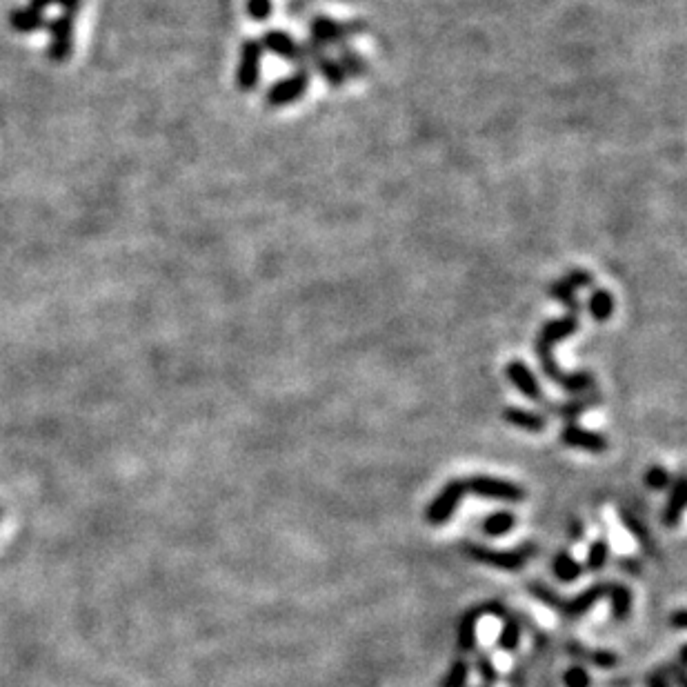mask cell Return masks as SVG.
Wrapping results in <instances>:
<instances>
[{"label": "cell", "instance_id": "d6986e66", "mask_svg": "<svg viewBox=\"0 0 687 687\" xmlns=\"http://www.w3.org/2000/svg\"><path fill=\"white\" fill-rule=\"evenodd\" d=\"M610 601H612V616L616 621H627L632 614V603H634V594L627 585L621 583H614L612 592H610Z\"/></svg>", "mask_w": 687, "mask_h": 687}, {"label": "cell", "instance_id": "603a6c76", "mask_svg": "<svg viewBox=\"0 0 687 687\" xmlns=\"http://www.w3.org/2000/svg\"><path fill=\"white\" fill-rule=\"evenodd\" d=\"M607 561H610V545H607L605 539H596L592 541L590 550H587V570L590 572H601L605 570Z\"/></svg>", "mask_w": 687, "mask_h": 687}, {"label": "cell", "instance_id": "f1b7e54d", "mask_svg": "<svg viewBox=\"0 0 687 687\" xmlns=\"http://www.w3.org/2000/svg\"><path fill=\"white\" fill-rule=\"evenodd\" d=\"M563 685L565 687H590L592 685V676L587 674L585 667L574 665V667H570V670L563 674Z\"/></svg>", "mask_w": 687, "mask_h": 687}, {"label": "cell", "instance_id": "5bb4252c", "mask_svg": "<svg viewBox=\"0 0 687 687\" xmlns=\"http://www.w3.org/2000/svg\"><path fill=\"white\" fill-rule=\"evenodd\" d=\"M503 418L512 427H516V430H523V432H530V434H539L547 427L543 414L521 410V407H505Z\"/></svg>", "mask_w": 687, "mask_h": 687}, {"label": "cell", "instance_id": "8d00e7d4", "mask_svg": "<svg viewBox=\"0 0 687 687\" xmlns=\"http://www.w3.org/2000/svg\"><path fill=\"white\" fill-rule=\"evenodd\" d=\"M49 5H52V0H29L27 7H32L34 12H41L43 14Z\"/></svg>", "mask_w": 687, "mask_h": 687}, {"label": "cell", "instance_id": "cb8c5ba5", "mask_svg": "<svg viewBox=\"0 0 687 687\" xmlns=\"http://www.w3.org/2000/svg\"><path fill=\"white\" fill-rule=\"evenodd\" d=\"M621 521H623V525L627 527V530H630V534L634 536V539L645 547L647 552H654V541H652V536L647 534V530L641 525V521L636 519L634 514H630V512H625V510H623V512H621Z\"/></svg>", "mask_w": 687, "mask_h": 687}, {"label": "cell", "instance_id": "7402d4cb", "mask_svg": "<svg viewBox=\"0 0 687 687\" xmlns=\"http://www.w3.org/2000/svg\"><path fill=\"white\" fill-rule=\"evenodd\" d=\"M550 296L554 298L556 303H561V305L567 307V310H570L567 314L579 316V312H581V303L576 301V292H574L572 287L567 285L565 281H556V283H552V285H550Z\"/></svg>", "mask_w": 687, "mask_h": 687}, {"label": "cell", "instance_id": "f35d334b", "mask_svg": "<svg viewBox=\"0 0 687 687\" xmlns=\"http://www.w3.org/2000/svg\"><path fill=\"white\" fill-rule=\"evenodd\" d=\"M647 685H650V687H670V685H667L663 674H652L650 681H647Z\"/></svg>", "mask_w": 687, "mask_h": 687}, {"label": "cell", "instance_id": "30bf717a", "mask_svg": "<svg viewBox=\"0 0 687 687\" xmlns=\"http://www.w3.org/2000/svg\"><path fill=\"white\" fill-rule=\"evenodd\" d=\"M261 47L290 63H301L305 58V49L298 45L290 34L283 32V29H270V32H265Z\"/></svg>", "mask_w": 687, "mask_h": 687}, {"label": "cell", "instance_id": "4316f807", "mask_svg": "<svg viewBox=\"0 0 687 687\" xmlns=\"http://www.w3.org/2000/svg\"><path fill=\"white\" fill-rule=\"evenodd\" d=\"M643 481H645L647 487H650V490L661 492V490H667V487H670L672 476H670V472L665 470L663 465H652L650 470L645 472V479Z\"/></svg>", "mask_w": 687, "mask_h": 687}, {"label": "cell", "instance_id": "f546056e", "mask_svg": "<svg viewBox=\"0 0 687 687\" xmlns=\"http://www.w3.org/2000/svg\"><path fill=\"white\" fill-rule=\"evenodd\" d=\"M247 14L252 16V21L263 23L272 14V0H247Z\"/></svg>", "mask_w": 687, "mask_h": 687}, {"label": "cell", "instance_id": "7a4b0ae2", "mask_svg": "<svg viewBox=\"0 0 687 687\" xmlns=\"http://www.w3.org/2000/svg\"><path fill=\"white\" fill-rule=\"evenodd\" d=\"M465 554L470 556L472 561L496 567V570L519 572V570H523V565L536 554V545L534 543H525L521 547H516V550H494V547L467 543L465 545Z\"/></svg>", "mask_w": 687, "mask_h": 687}, {"label": "cell", "instance_id": "7c38bea8", "mask_svg": "<svg viewBox=\"0 0 687 687\" xmlns=\"http://www.w3.org/2000/svg\"><path fill=\"white\" fill-rule=\"evenodd\" d=\"M350 34H352V25H341L336 21H330V18H325V16H318L312 23L310 47L323 49L327 45H338V43H343Z\"/></svg>", "mask_w": 687, "mask_h": 687}, {"label": "cell", "instance_id": "ffe728a7", "mask_svg": "<svg viewBox=\"0 0 687 687\" xmlns=\"http://www.w3.org/2000/svg\"><path fill=\"white\" fill-rule=\"evenodd\" d=\"M587 310H590L592 318L596 323L610 321L614 314V296L607 290H596L592 292L590 301H587Z\"/></svg>", "mask_w": 687, "mask_h": 687}, {"label": "cell", "instance_id": "9c48e42d", "mask_svg": "<svg viewBox=\"0 0 687 687\" xmlns=\"http://www.w3.org/2000/svg\"><path fill=\"white\" fill-rule=\"evenodd\" d=\"M561 441L563 445L572 447V450H583V452H590V454H603L607 452V438L599 432H592V430H585V427L576 425V423H567L563 430H561Z\"/></svg>", "mask_w": 687, "mask_h": 687}, {"label": "cell", "instance_id": "6da1fadb", "mask_svg": "<svg viewBox=\"0 0 687 687\" xmlns=\"http://www.w3.org/2000/svg\"><path fill=\"white\" fill-rule=\"evenodd\" d=\"M576 330H579V316L565 314L561 318H554V321L545 323L539 330L534 350H536V358H539V363H541L543 374L550 378L552 383L563 387V390L570 394H587L594 390V376L590 372L567 374L559 365H556L552 356V347L559 341H565V338L572 336Z\"/></svg>", "mask_w": 687, "mask_h": 687}, {"label": "cell", "instance_id": "d6a6232c", "mask_svg": "<svg viewBox=\"0 0 687 687\" xmlns=\"http://www.w3.org/2000/svg\"><path fill=\"white\" fill-rule=\"evenodd\" d=\"M590 661H592L596 667H603V670H610V667H614L616 663H619V656H616V654L610 652V650H599V652H592V654H590Z\"/></svg>", "mask_w": 687, "mask_h": 687}, {"label": "cell", "instance_id": "d4e9b609", "mask_svg": "<svg viewBox=\"0 0 687 687\" xmlns=\"http://www.w3.org/2000/svg\"><path fill=\"white\" fill-rule=\"evenodd\" d=\"M467 679H470V665H467V661L458 659L452 663L450 672L445 674L441 687H465Z\"/></svg>", "mask_w": 687, "mask_h": 687}, {"label": "cell", "instance_id": "44dd1931", "mask_svg": "<svg viewBox=\"0 0 687 687\" xmlns=\"http://www.w3.org/2000/svg\"><path fill=\"white\" fill-rule=\"evenodd\" d=\"M521 623L512 619V616H505L503 619V627H501V634H499V647L503 652H516L521 645Z\"/></svg>", "mask_w": 687, "mask_h": 687}, {"label": "cell", "instance_id": "74e56055", "mask_svg": "<svg viewBox=\"0 0 687 687\" xmlns=\"http://www.w3.org/2000/svg\"><path fill=\"white\" fill-rule=\"evenodd\" d=\"M621 565L625 567V570L627 572H630V574H641V563L639 561H630V559H623L621 561Z\"/></svg>", "mask_w": 687, "mask_h": 687}, {"label": "cell", "instance_id": "e575fe53", "mask_svg": "<svg viewBox=\"0 0 687 687\" xmlns=\"http://www.w3.org/2000/svg\"><path fill=\"white\" fill-rule=\"evenodd\" d=\"M570 539L574 543H581L585 539V523L583 521H572L570 523Z\"/></svg>", "mask_w": 687, "mask_h": 687}, {"label": "cell", "instance_id": "277c9868", "mask_svg": "<svg viewBox=\"0 0 687 687\" xmlns=\"http://www.w3.org/2000/svg\"><path fill=\"white\" fill-rule=\"evenodd\" d=\"M465 494H467V487H465V481L461 479H452L450 483H447L441 492H438L432 503L427 505V510H425V519L430 525H445L447 521L452 519L454 512L458 510V505L463 503L465 499Z\"/></svg>", "mask_w": 687, "mask_h": 687}, {"label": "cell", "instance_id": "ab89813d", "mask_svg": "<svg viewBox=\"0 0 687 687\" xmlns=\"http://www.w3.org/2000/svg\"><path fill=\"white\" fill-rule=\"evenodd\" d=\"M681 663H683V665L687 663V650H685V645L681 647Z\"/></svg>", "mask_w": 687, "mask_h": 687}, {"label": "cell", "instance_id": "d590c367", "mask_svg": "<svg viewBox=\"0 0 687 687\" xmlns=\"http://www.w3.org/2000/svg\"><path fill=\"white\" fill-rule=\"evenodd\" d=\"M685 610H676V614L672 616V627H676V630H685Z\"/></svg>", "mask_w": 687, "mask_h": 687}, {"label": "cell", "instance_id": "1f68e13d", "mask_svg": "<svg viewBox=\"0 0 687 687\" xmlns=\"http://www.w3.org/2000/svg\"><path fill=\"white\" fill-rule=\"evenodd\" d=\"M563 281L572 287V290H585V287H590L592 285V274L590 272H585V270H574L567 274Z\"/></svg>", "mask_w": 687, "mask_h": 687}, {"label": "cell", "instance_id": "836d02e7", "mask_svg": "<svg viewBox=\"0 0 687 687\" xmlns=\"http://www.w3.org/2000/svg\"><path fill=\"white\" fill-rule=\"evenodd\" d=\"M52 5H61L63 14L72 16V18L81 12V0H52Z\"/></svg>", "mask_w": 687, "mask_h": 687}, {"label": "cell", "instance_id": "4dcf8cb0", "mask_svg": "<svg viewBox=\"0 0 687 687\" xmlns=\"http://www.w3.org/2000/svg\"><path fill=\"white\" fill-rule=\"evenodd\" d=\"M590 403H594V398H592V401H574V403H565V405H552L550 410H552L556 416L574 418V416L583 414V412L587 410V407H590Z\"/></svg>", "mask_w": 687, "mask_h": 687}, {"label": "cell", "instance_id": "4fadbf2b", "mask_svg": "<svg viewBox=\"0 0 687 687\" xmlns=\"http://www.w3.org/2000/svg\"><path fill=\"white\" fill-rule=\"evenodd\" d=\"M685 512V476H676L670 483V496L663 507V523L667 527H676L683 519Z\"/></svg>", "mask_w": 687, "mask_h": 687}, {"label": "cell", "instance_id": "60d3db41", "mask_svg": "<svg viewBox=\"0 0 687 687\" xmlns=\"http://www.w3.org/2000/svg\"><path fill=\"white\" fill-rule=\"evenodd\" d=\"M481 687H487V685H481Z\"/></svg>", "mask_w": 687, "mask_h": 687}, {"label": "cell", "instance_id": "83f0119b", "mask_svg": "<svg viewBox=\"0 0 687 687\" xmlns=\"http://www.w3.org/2000/svg\"><path fill=\"white\" fill-rule=\"evenodd\" d=\"M474 665H476V672H479V676H481L483 685L492 687L496 681H499V670H496L492 656L479 654V656H476V663Z\"/></svg>", "mask_w": 687, "mask_h": 687}, {"label": "cell", "instance_id": "3957f363", "mask_svg": "<svg viewBox=\"0 0 687 687\" xmlns=\"http://www.w3.org/2000/svg\"><path fill=\"white\" fill-rule=\"evenodd\" d=\"M465 487H467V492H472L474 496H479V499H485V501L523 503L527 496L521 485L499 479V476H487V474L470 476V479L465 481Z\"/></svg>", "mask_w": 687, "mask_h": 687}, {"label": "cell", "instance_id": "e0dca14e", "mask_svg": "<svg viewBox=\"0 0 687 687\" xmlns=\"http://www.w3.org/2000/svg\"><path fill=\"white\" fill-rule=\"evenodd\" d=\"M9 25H12L18 34H32L36 29H41L45 21L41 12H34L32 7H21L9 14Z\"/></svg>", "mask_w": 687, "mask_h": 687}, {"label": "cell", "instance_id": "8992f818", "mask_svg": "<svg viewBox=\"0 0 687 687\" xmlns=\"http://www.w3.org/2000/svg\"><path fill=\"white\" fill-rule=\"evenodd\" d=\"M263 47L258 41H245L241 47V63L236 69V85L241 92H254L261 81Z\"/></svg>", "mask_w": 687, "mask_h": 687}, {"label": "cell", "instance_id": "9a60e30c", "mask_svg": "<svg viewBox=\"0 0 687 687\" xmlns=\"http://www.w3.org/2000/svg\"><path fill=\"white\" fill-rule=\"evenodd\" d=\"M552 572H554V576L561 583H574V581H579L581 576H583V565L576 561L570 552L561 550L559 554L554 556Z\"/></svg>", "mask_w": 687, "mask_h": 687}, {"label": "cell", "instance_id": "2e32d148", "mask_svg": "<svg viewBox=\"0 0 687 687\" xmlns=\"http://www.w3.org/2000/svg\"><path fill=\"white\" fill-rule=\"evenodd\" d=\"M305 54H310V56H316V67H318V72L323 74V78L327 83H330L332 87H341L345 83V72L341 69V65H338V61H334V58L330 56H325L323 54V49H316V47H310V52H305Z\"/></svg>", "mask_w": 687, "mask_h": 687}, {"label": "cell", "instance_id": "5b68a950", "mask_svg": "<svg viewBox=\"0 0 687 687\" xmlns=\"http://www.w3.org/2000/svg\"><path fill=\"white\" fill-rule=\"evenodd\" d=\"M499 616V619H505L507 612L505 607L499 601H487L483 605H476L470 607L463 614L461 623H458V630H456V643L461 647V652H474L476 650V630H479V621L483 616Z\"/></svg>", "mask_w": 687, "mask_h": 687}, {"label": "cell", "instance_id": "ac0fdd59", "mask_svg": "<svg viewBox=\"0 0 687 687\" xmlns=\"http://www.w3.org/2000/svg\"><path fill=\"white\" fill-rule=\"evenodd\" d=\"M514 525H516V514L507 510L492 512L483 521V534L490 536V539H499V536L510 534L514 530Z\"/></svg>", "mask_w": 687, "mask_h": 687}, {"label": "cell", "instance_id": "52a82bcc", "mask_svg": "<svg viewBox=\"0 0 687 687\" xmlns=\"http://www.w3.org/2000/svg\"><path fill=\"white\" fill-rule=\"evenodd\" d=\"M49 27V49L47 56L54 63H65L74 47V18L72 16H58L56 21L47 25Z\"/></svg>", "mask_w": 687, "mask_h": 687}, {"label": "cell", "instance_id": "484cf974", "mask_svg": "<svg viewBox=\"0 0 687 687\" xmlns=\"http://www.w3.org/2000/svg\"><path fill=\"white\" fill-rule=\"evenodd\" d=\"M341 69L345 72V76H363L365 74V63L361 61V56H358L354 49L350 47H341V61H338Z\"/></svg>", "mask_w": 687, "mask_h": 687}, {"label": "cell", "instance_id": "8fae6325", "mask_svg": "<svg viewBox=\"0 0 687 687\" xmlns=\"http://www.w3.org/2000/svg\"><path fill=\"white\" fill-rule=\"evenodd\" d=\"M505 376L510 378L512 385L527 398V401L547 403L545 398H543L541 385H539V381H536L534 372H532L530 367H527L523 361H512V363H507V367H505Z\"/></svg>", "mask_w": 687, "mask_h": 687}, {"label": "cell", "instance_id": "ba28073f", "mask_svg": "<svg viewBox=\"0 0 687 687\" xmlns=\"http://www.w3.org/2000/svg\"><path fill=\"white\" fill-rule=\"evenodd\" d=\"M307 85H310V74L301 69V72H296L290 78H283V81H276L270 92H267V103L272 107H283V105H290L298 98H303V94L307 92Z\"/></svg>", "mask_w": 687, "mask_h": 687}]
</instances>
